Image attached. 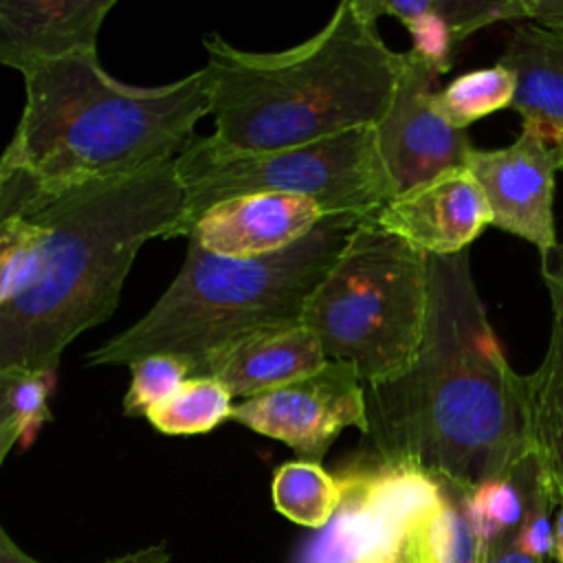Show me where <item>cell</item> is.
<instances>
[{"instance_id":"6da1fadb","label":"cell","mask_w":563,"mask_h":563,"mask_svg":"<svg viewBox=\"0 0 563 563\" xmlns=\"http://www.w3.org/2000/svg\"><path fill=\"white\" fill-rule=\"evenodd\" d=\"M429 306L413 361L365 385V435L380 462L418 468L453 495L532 455L526 376L488 323L471 249L427 255Z\"/></svg>"},{"instance_id":"7a4b0ae2","label":"cell","mask_w":563,"mask_h":563,"mask_svg":"<svg viewBox=\"0 0 563 563\" xmlns=\"http://www.w3.org/2000/svg\"><path fill=\"white\" fill-rule=\"evenodd\" d=\"M22 77L26 101L0 156V222L31 216L68 189L176 161L211 114L202 68L165 86H128L90 51Z\"/></svg>"},{"instance_id":"3957f363","label":"cell","mask_w":563,"mask_h":563,"mask_svg":"<svg viewBox=\"0 0 563 563\" xmlns=\"http://www.w3.org/2000/svg\"><path fill=\"white\" fill-rule=\"evenodd\" d=\"M180 211L174 161L68 189L33 211L44 227L40 268L0 310V369L53 374L70 341L117 310L139 249L169 238Z\"/></svg>"},{"instance_id":"277c9868","label":"cell","mask_w":563,"mask_h":563,"mask_svg":"<svg viewBox=\"0 0 563 563\" xmlns=\"http://www.w3.org/2000/svg\"><path fill=\"white\" fill-rule=\"evenodd\" d=\"M202 44L216 136L251 152L376 125L405 64L358 0L341 2L319 33L286 51H240L220 35Z\"/></svg>"},{"instance_id":"5b68a950","label":"cell","mask_w":563,"mask_h":563,"mask_svg":"<svg viewBox=\"0 0 563 563\" xmlns=\"http://www.w3.org/2000/svg\"><path fill=\"white\" fill-rule=\"evenodd\" d=\"M361 220L325 216L299 242L257 257H224L187 240L185 262L158 301L86 361L130 367L150 354H172L200 376L229 341L264 325L301 321L306 299Z\"/></svg>"},{"instance_id":"8992f818","label":"cell","mask_w":563,"mask_h":563,"mask_svg":"<svg viewBox=\"0 0 563 563\" xmlns=\"http://www.w3.org/2000/svg\"><path fill=\"white\" fill-rule=\"evenodd\" d=\"M429 306L427 255L363 218L306 299L301 323L328 361L347 363L363 385L400 374L422 341Z\"/></svg>"},{"instance_id":"52a82bcc","label":"cell","mask_w":563,"mask_h":563,"mask_svg":"<svg viewBox=\"0 0 563 563\" xmlns=\"http://www.w3.org/2000/svg\"><path fill=\"white\" fill-rule=\"evenodd\" d=\"M174 169L183 211L169 238H187L205 211L238 196H303L325 216L356 218L376 216L394 198L374 125L266 152L233 147L216 134L196 136L174 161Z\"/></svg>"},{"instance_id":"ba28073f","label":"cell","mask_w":563,"mask_h":563,"mask_svg":"<svg viewBox=\"0 0 563 563\" xmlns=\"http://www.w3.org/2000/svg\"><path fill=\"white\" fill-rule=\"evenodd\" d=\"M339 479L341 504L297 563H420L422 526L451 490L418 468L380 460Z\"/></svg>"},{"instance_id":"9c48e42d","label":"cell","mask_w":563,"mask_h":563,"mask_svg":"<svg viewBox=\"0 0 563 563\" xmlns=\"http://www.w3.org/2000/svg\"><path fill=\"white\" fill-rule=\"evenodd\" d=\"M231 420L319 464L345 427L365 433V385L352 365L328 361L303 378L242 398Z\"/></svg>"},{"instance_id":"30bf717a","label":"cell","mask_w":563,"mask_h":563,"mask_svg":"<svg viewBox=\"0 0 563 563\" xmlns=\"http://www.w3.org/2000/svg\"><path fill=\"white\" fill-rule=\"evenodd\" d=\"M440 75L411 51L396 81L391 101L374 125L378 152L394 196L409 191L449 169L466 167L473 150L466 130L444 121L433 106Z\"/></svg>"},{"instance_id":"8fae6325","label":"cell","mask_w":563,"mask_h":563,"mask_svg":"<svg viewBox=\"0 0 563 563\" xmlns=\"http://www.w3.org/2000/svg\"><path fill=\"white\" fill-rule=\"evenodd\" d=\"M563 156L534 130L521 125L519 136L499 150L473 147L466 169L477 180L497 229L537 246L541 260L556 249L554 174Z\"/></svg>"},{"instance_id":"7c38bea8","label":"cell","mask_w":563,"mask_h":563,"mask_svg":"<svg viewBox=\"0 0 563 563\" xmlns=\"http://www.w3.org/2000/svg\"><path fill=\"white\" fill-rule=\"evenodd\" d=\"M374 220L424 255H455L493 222L486 198L466 167L449 169L394 196Z\"/></svg>"},{"instance_id":"4fadbf2b","label":"cell","mask_w":563,"mask_h":563,"mask_svg":"<svg viewBox=\"0 0 563 563\" xmlns=\"http://www.w3.org/2000/svg\"><path fill=\"white\" fill-rule=\"evenodd\" d=\"M323 209L303 196L251 194L222 200L200 216L187 240L224 257H257L306 238Z\"/></svg>"},{"instance_id":"5bb4252c","label":"cell","mask_w":563,"mask_h":563,"mask_svg":"<svg viewBox=\"0 0 563 563\" xmlns=\"http://www.w3.org/2000/svg\"><path fill=\"white\" fill-rule=\"evenodd\" d=\"M117 0H0V64L26 75L37 64L97 51Z\"/></svg>"},{"instance_id":"9a60e30c","label":"cell","mask_w":563,"mask_h":563,"mask_svg":"<svg viewBox=\"0 0 563 563\" xmlns=\"http://www.w3.org/2000/svg\"><path fill=\"white\" fill-rule=\"evenodd\" d=\"M325 363L319 339L295 321L264 325L229 341L207 361L200 376L220 380L233 398H251L303 378Z\"/></svg>"},{"instance_id":"2e32d148","label":"cell","mask_w":563,"mask_h":563,"mask_svg":"<svg viewBox=\"0 0 563 563\" xmlns=\"http://www.w3.org/2000/svg\"><path fill=\"white\" fill-rule=\"evenodd\" d=\"M517 77L512 110L563 156V33L521 22L499 57Z\"/></svg>"},{"instance_id":"e0dca14e","label":"cell","mask_w":563,"mask_h":563,"mask_svg":"<svg viewBox=\"0 0 563 563\" xmlns=\"http://www.w3.org/2000/svg\"><path fill=\"white\" fill-rule=\"evenodd\" d=\"M532 455L559 504L563 499V319L552 317L539 367L526 376Z\"/></svg>"},{"instance_id":"ac0fdd59","label":"cell","mask_w":563,"mask_h":563,"mask_svg":"<svg viewBox=\"0 0 563 563\" xmlns=\"http://www.w3.org/2000/svg\"><path fill=\"white\" fill-rule=\"evenodd\" d=\"M537 475L539 464L534 455H530L510 475L486 479L457 495L460 510L482 545L521 526L530 506Z\"/></svg>"},{"instance_id":"d6986e66","label":"cell","mask_w":563,"mask_h":563,"mask_svg":"<svg viewBox=\"0 0 563 563\" xmlns=\"http://www.w3.org/2000/svg\"><path fill=\"white\" fill-rule=\"evenodd\" d=\"M271 497L286 519L321 530L341 504L343 484L317 462L292 460L273 473Z\"/></svg>"},{"instance_id":"ffe728a7","label":"cell","mask_w":563,"mask_h":563,"mask_svg":"<svg viewBox=\"0 0 563 563\" xmlns=\"http://www.w3.org/2000/svg\"><path fill=\"white\" fill-rule=\"evenodd\" d=\"M233 396L216 378L191 376L165 402L147 411L150 424L167 435L207 433L231 420Z\"/></svg>"},{"instance_id":"44dd1931","label":"cell","mask_w":563,"mask_h":563,"mask_svg":"<svg viewBox=\"0 0 563 563\" xmlns=\"http://www.w3.org/2000/svg\"><path fill=\"white\" fill-rule=\"evenodd\" d=\"M517 90L515 73L501 62L460 75L442 90L433 92V106L444 121L466 130L477 119L510 108Z\"/></svg>"},{"instance_id":"7402d4cb","label":"cell","mask_w":563,"mask_h":563,"mask_svg":"<svg viewBox=\"0 0 563 563\" xmlns=\"http://www.w3.org/2000/svg\"><path fill=\"white\" fill-rule=\"evenodd\" d=\"M44 227L33 216L0 222V310L22 295L40 268Z\"/></svg>"},{"instance_id":"603a6c76","label":"cell","mask_w":563,"mask_h":563,"mask_svg":"<svg viewBox=\"0 0 563 563\" xmlns=\"http://www.w3.org/2000/svg\"><path fill=\"white\" fill-rule=\"evenodd\" d=\"M420 563H484V545L449 495L420 532Z\"/></svg>"},{"instance_id":"cb8c5ba5","label":"cell","mask_w":563,"mask_h":563,"mask_svg":"<svg viewBox=\"0 0 563 563\" xmlns=\"http://www.w3.org/2000/svg\"><path fill=\"white\" fill-rule=\"evenodd\" d=\"M191 376V367L172 354H150L134 361L130 365V387L123 396V411L128 416H147L150 409L165 402Z\"/></svg>"},{"instance_id":"d4e9b609","label":"cell","mask_w":563,"mask_h":563,"mask_svg":"<svg viewBox=\"0 0 563 563\" xmlns=\"http://www.w3.org/2000/svg\"><path fill=\"white\" fill-rule=\"evenodd\" d=\"M433 9L449 24L455 44L495 22L528 20V0H433Z\"/></svg>"},{"instance_id":"484cf974","label":"cell","mask_w":563,"mask_h":563,"mask_svg":"<svg viewBox=\"0 0 563 563\" xmlns=\"http://www.w3.org/2000/svg\"><path fill=\"white\" fill-rule=\"evenodd\" d=\"M9 372V400L24 427V435L51 420L48 411V376L42 372L7 369Z\"/></svg>"},{"instance_id":"4316f807","label":"cell","mask_w":563,"mask_h":563,"mask_svg":"<svg viewBox=\"0 0 563 563\" xmlns=\"http://www.w3.org/2000/svg\"><path fill=\"white\" fill-rule=\"evenodd\" d=\"M20 438H24V427L9 400V372L0 369V466Z\"/></svg>"},{"instance_id":"83f0119b","label":"cell","mask_w":563,"mask_h":563,"mask_svg":"<svg viewBox=\"0 0 563 563\" xmlns=\"http://www.w3.org/2000/svg\"><path fill=\"white\" fill-rule=\"evenodd\" d=\"M541 262V277L550 295L552 317L563 319V242H559L556 249Z\"/></svg>"},{"instance_id":"f1b7e54d","label":"cell","mask_w":563,"mask_h":563,"mask_svg":"<svg viewBox=\"0 0 563 563\" xmlns=\"http://www.w3.org/2000/svg\"><path fill=\"white\" fill-rule=\"evenodd\" d=\"M515 532L517 530L504 532L495 541L486 543L484 545V563H545V559H537V556L521 552L515 543Z\"/></svg>"},{"instance_id":"f546056e","label":"cell","mask_w":563,"mask_h":563,"mask_svg":"<svg viewBox=\"0 0 563 563\" xmlns=\"http://www.w3.org/2000/svg\"><path fill=\"white\" fill-rule=\"evenodd\" d=\"M526 22L563 33V0H528Z\"/></svg>"},{"instance_id":"4dcf8cb0","label":"cell","mask_w":563,"mask_h":563,"mask_svg":"<svg viewBox=\"0 0 563 563\" xmlns=\"http://www.w3.org/2000/svg\"><path fill=\"white\" fill-rule=\"evenodd\" d=\"M169 561V552L165 545H147L114 559H108L103 563H167Z\"/></svg>"},{"instance_id":"1f68e13d","label":"cell","mask_w":563,"mask_h":563,"mask_svg":"<svg viewBox=\"0 0 563 563\" xmlns=\"http://www.w3.org/2000/svg\"><path fill=\"white\" fill-rule=\"evenodd\" d=\"M0 563H42V561L33 559L22 548H18V543L0 526Z\"/></svg>"},{"instance_id":"d6a6232c","label":"cell","mask_w":563,"mask_h":563,"mask_svg":"<svg viewBox=\"0 0 563 563\" xmlns=\"http://www.w3.org/2000/svg\"><path fill=\"white\" fill-rule=\"evenodd\" d=\"M556 563H563V499L559 501V512L554 519V550H552Z\"/></svg>"},{"instance_id":"836d02e7","label":"cell","mask_w":563,"mask_h":563,"mask_svg":"<svg viewBox=\"0 0 563 563\" xmlns=\"http://www.w3.org/2000/svg\"><path fill=\"white\" fill-rule=\"evenodd\" d=\"M561 172H563V165H561Z\"/></svg>"}]
</instances>
